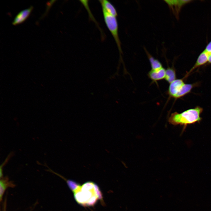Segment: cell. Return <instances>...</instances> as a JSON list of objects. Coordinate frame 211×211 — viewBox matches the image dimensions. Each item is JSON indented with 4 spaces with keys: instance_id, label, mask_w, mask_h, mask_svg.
<instances>
[{
    "instance_id": "10",
    "label": "cell",
    "mask_w": 211,
    "mask_h": 211,
    "mask_svg": "<svg viewBox=\"0 0 211 211\" xmlns=\"http://www.w3.org/2000/svg\"><path fill=\"white\" fill-rule=\"evenodd\" d=\"M198 84L197 82L191 84L185 83L175 98H180L187 94L191 91L193 88Z\"/></svg>"
},
{
    "instance_id": "11",
    "label": "cell",
    "mask_w": 211,
    "mask_h": 211,
    "mask_svg": "<svg viewBox=\"0 0 211 211\" xmlns=\"http://www.w3.org/2000/svg\"><path fill=\"white\" fill-rule=\"evenodd\" d=\"M14 185L8 180V178L4 177L1 178L0 181V198L1 201L6 190L8 187H12Z\"/></svg>"
},
{
    "instance_id": "2",
    "label": "cell",
    "mask_w": 211,
    "mask_h": 211,
    "mask_svg": "<svg viewBox=\"0 0 211 211\" xmlns=\"http://www.w3.org/2000/svg\"><path fill=\"white\" fill-rule=\"evenodd\" d=\"M203 108L197 106L179 113L176 112L172 113L169 118V122L173 125H180L185 127L188 125L194 124L201 121L200 115Z\"/></svg>"
},
{
    "instance_id": "16",
    "label": "cell",
    "mask_w": 211,
    "mask_h": 211,
    "mask_svg": "<svg viewBox=\"0 0 211 211\" xmlns=\"http://www.w3.org/2000/svg\"><path fill=\"white\" fill-rule=\"evenodd\" d=\"M55 0H51L50 1H49V2H48L47 3V8L46 9V11L45 12V13H44L43 15L42 16V17H44L47 13V11H48V9H49L51 7L52 4L54 3V2L55 1Z\"/></svg>"
},
{
    "instance_id": "12",
    "label": "cell",
    "mask_w": 211,
    "mask_h": 211,
    "mask_svg": "<svg viewBox=\"0 0 211 211\" xmlns=\"http://www.w3.org/2000/svg\"><path fill=\"white\" fill-rule=\"evenodd\" d=\"M147 55L151 65L152 70H157L163 67L162 65L160 62L157 59H155L147 51L146 49H144Z\"/></svg>"
},
{
    "instance_id": "17",
    "label": "cell",
    "mask_w": 211,
    "mask_h": 211,
    "mask_svg": "<svg viewBox=\"0 0 211 211\" xmlns=\"http://www.w3.org/2000/svg\"><path fill=\"white\" fill-rule=\"evenodd\" d=\"M207 63L211 64V54H208Z\"/></svg>"
},
{
    "instance_id": "1",
    "label": "cell",
    "mask_w": 211,
    "mask_h": 211,
    "mask_svg": "<svg viewBox=\"0 0 211 211\" xmlns=\"http://www.w3.org/2000/svg\"><path fill=\"white\" fill-rule=\"evenodd\" d=\"M92 182L85 183L72 190L75 198L80 204L86 205H93L99 198L98 188Z\"/></svg>"
},
{
    "instance_id": "13",
    "label": "cell",
    "mask_w": 211,
    "mask_h": 211,
    "mask_svg": "<svg viewBox=\"0 0 211 211\" xmlns=\"http://www.w3.org/2000/svg\"><path fill=\"white\" fill-rule=\"evenodd\" d=\"M165 80L169 84L176 79V71L173 67H169L166 70Z\"/></svg>"
},
{
    "instance_id": "14",
    "label": "cell",
    "mask_w": 211,
    "mask_h": 211,
    "mask_svg": "<svg viewBox=\"0 0 211 211\" xmlns=\"http://www.w3.org/2000/svg\"><path fill=\"white\" fill-rule=\"evenodd\" d=\"M12 154H10V155H8V156L7 157L6 159H5V161L4 162H3V163L1 164L0 166V178H1V177H2L3 176V173H2V168L3 167V166H4L5 164L8 161V160L9 159V158H10V157L12 155Z\"/></svg>"
},
{
    "instance_id": "8",
    "label": "cell",
    "mask_w": 211,
    "mask_h": 211,
    "mask_svg": "<svg viewBox=\"0 0 211 211\" xmlns=\"http://www.w3.org/2000/svg\"><path fill=\"white\" fill-rule=\"evenodd\" d=\"M166 70L163 67L157 70L151 69L148 72V76L151 80L153 81L156 82L165 79Z\"/></svg>"
},
{
    "instance_id": "6",
    "label": "cell",
    "mask_w": 211,
    "mask_h": 211,
    "mask_svg": "<svg viewBox=\"0 0 211 211\" xmlns=\"http://www.w3.org/2000/svg\"><path fill=\"white\" fill-rule=\"evenodd\" d=\"M208 57V54L204 50L198 56L195 64L186 74L185 77H187L194 70L207 63Z\"/></svg>"
},
{
    "instance_id": "9",
    "label": "cell",
    "mask_w": 211,
    "mask_h": 211,
    "mask_svg": "<svg viewBox=\"0 0 211 211\" xmlns=\"http://www.w3.org/2000/svg\"><path fill=\"white\" fill-rule=\"evenodd\" d=\"M102 10L113 16L116 17L118 16L117 11L114 6L109 1L106 0H99Z\"/></svg>"
},
{
    "instance_id": "7",
    "label": "cell",
    "mask_w": 211,
    "mask_h": 211,
    "mask_svg": "<svg viewBox=\"0 0 211 211\" xmlns=\"http://www.w3.org/2000/svg\"><path fill=\"white\" fill-rule=\"evenodd\" d=\"M33 8L31 6L28 8L20 11L16 16L12 23L13 25H16L22 23L28 17Z\"/></svg>"
},
{
    "instance_id": "3",
    "label": "cell",
    "mask_w": 211,
    "mask_h": 211,
    "mask_svg": "<svg viewBox=\"0 0 211 211\" xmlns=\"http://www.w3.org/2000/svg\"><path fill=\"white\" fill-rule=\"evenodd\" d=\"M104 19L108 29L112 35L117 45L120 55L122 54L121 43L119 37L118 22L116 17L102 10Z\"/></svg>"
},
{
    "instance_id": "4",
    "label": "cell",
    "mask_w": 211,
    "mask_h": 211,
    "mask_svg": "<svg viewBox=\"0 0 211 211\" xmlns=\"http://www.w3.org/2000/svg\"><path fill=\"white\" fill-rule=\"evenodd\" d=\"M164 1L177 18L182 7L192 1V0H166Z\"/></svg>"
},
{
    "instance_id": "15",
    "label": "cell",
    "mask_w": 211,
    "mask_h": 211,
    "mask_svg": "<svg viewBox=\"0 0 211 211\" xmlns=\"http://www.w3.org/2000/svg\"><path fill=\"white\" fill-rule=\"evenodd\" d=\"M204 50L208 54H211V40L207 45Z\"/></svg>"
},
{
    "instance_id": "5",
    "label": "cell",
    "mask_w": 211,
    "mask_h": 211,
    "mask_svg": "<svg viewBox=\"0 0 211 211\" xmlns=\"http://www.w3.org/2000/svg\"><path fill=\"white\" fill-rule=\"evenodd\" d=\"M185 84L183 79H176L170 83L168 91L169 96L175 98Z\"/></svg>"
}]
</instances>
